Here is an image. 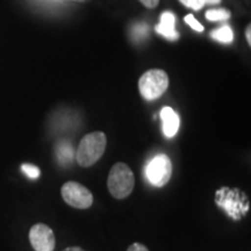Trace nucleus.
<instances>
[{"instance_id": "1", "label": "nucleus", "mask_w": 251, "mask_h": 251, "mask_svg": "<svg viewBox=\"0 0 251 251\" xmlns=\"http://www.w3.org/2000/svg\"><path fill=\"white\" fill-rule=\"evenodd\" d=\"M107 146V139L102 131H93L81 139L75 156L78 164L89 168L101 158Z\"/></svg>"}, {"instance_id": "2", "label": "nucleus", "mask_w": 251, "mask_h": 251, "mask_svg": "<svg viewBox=\"0 0 251 251\" xmlns=\"http://www.w3.org/2000/svg\"><path fill=\"white\" fill-rule=\"evenodd\" d=\"M107 186L111 194L117 199H125L133 192L135 177L131 169L125 163H117L109 171Z\"/></svg>"}, {"instance_id": "3", "label": "nucleus", "mask_w": 251, "mask_h": 251, "mask_svg": "<svg viewBox=\"0 0 251 251\" xmlns=\"http://www.w3.org/2000/svg\"><path fill=\"white\" fill-rule=\"evenodd\" d=\"M169 86V77L165 71L151 69L144 72L139 80L141 96L147 100H155L165 92Z\"/></svg>"}, {"instance_id": "4", "label": "nucleus", "mask_w": 251, "mask_h": 251, "mask_svg": "<svg viewBox=\"0 0 251 251\" xmlns=\"http://www.w3.org/2000/svg\"><path fill=\"white\" fill-rule=\"evenodd\" d=\"M62 197L69 206L78 209H86L92 206L93 196L89 188L77 181H68L62 186Z\"/></svg>"}, {"instance_id": "5", "label": "nucleus", "mask_w": 251, "mask_h": 251, "mask_svg": "<svg viewBox=\"0 0 251 251\" xmlns=\"http://www.w3.org/2000/svg\"><path fill=\"white\" fill-rule=\"evenodd\" d=\"M146 175L148 180L157 187L168 184L172 176V163L164 153L157 155L147 166Z\"/></svg>"}, {"instance_id": "6", "label": "nucleus", "mask_w": 251, "mask_h": 251, "mask_svg": "<svg viewBox=\"0 0 251 251\" xmlns=\"http://www.w3.org/2000/svg\"><path fill=\"white\" fill-rule=\"evenodd\" d=\"M29 241L35 251H54L55 249L54 231L45 224H36L30 228Z\"/></svg>"}, {"instance_id": "7", "label": "nucleus", "mask_w": 251, "mask_h": 251, "mask_svg": "<svg viewBox=\"0 0 251 251\" xmlns=\"http://www.w3.org/2000/svg\"><path fill=\"white\" fill-rule=\"evenodd\" d=\"M163 131L166 137H174L179 129V117L171 107H164L161 111Z\"/></svg>"}, {"instance_id": "8", "label": "nucleus", "mask_w": 251, "mask_h": 251, "mask_svg": "<svg viewBox=\"0 0 251 251\" xmlns=\"http://www.w3.org/2000/svg\"><path fill=\"white\" fill-rule=\"evenodd\" d=\"M212 37L219 42L222 43H230L234 39L233 30L230 29L228 26H224L219 29H215L212 31Z\"/></svg>"}, {"instance_id": "9", "label": "nucleus", "mask_w": 251, "mask_h": 251, "mask_svg": "<svg viewBox=\"0 0 251 251\" xmlns=\"http://www.w3.org/2000/svg\"><path fill=\"white\" fill-rule=\"evenodd\" d=\"M74 153L75 151L72 150V147L69 146V144H61L58 147V151H57V156L59 162L62 163H71L72 158H74Z\"/></svg>"}, {"instance_id": "10", "label": "nucleus", "mask_w": 251, "mask_h": 251, "mask_svg": "<svg viewBox=\"0 0 251 251\" xmlns=\"http://www.w3.org/2000/svg\"><path fill=\"white\" fill-rule=\"evenodd\" d=\"M230 17V13L227 9H212L206 13V18L211 21H222Z\"/></svg>"}, {"instance_id": "11", "label": "nucleus", "mask_w": 251, "mask_h": 251, "mask_svg": "<svg viewBox=\"0 0 251 251\" xmlns=\"http://www.w3.org/2000/svg\"><path fill=\"white\" fill-rule=\"evenodd\" d=\"M156 31L169 40H177L178 37H179V34L175 30V28L164 27V26H162L161 24L157 25L156 26Z\"/></svg>"}, {"instance_id": "12", "label": "nucleus", "mask_w": 251, "mask_h": 251, "mask_svg": "<svg viewBox=\"0 0 251 251\" xmlns=\"http://www.w3.org/2000/svg\"><path fill=\"white\" fill-rule=\"evenodd\" d=\"M21 169H23L25 174H26L29 178H31V179H36V178H39L41 175L40 169L33 164H24L21 166Z\"/></svg>"}, {"instance_id": "13", "label": "nucleus", "mask_w": 251, "mask_h": 251, "mask_svg": "<svg viewBox=\"0 0 251 251\" xmlns=\"http://www.w3.org/2000/svg\"><path fill=\"white\" fill-rule=\"evenodd\" d=\"M147 33H148V26H147V25L140 24L136 25V26L133 28V36L134 39L136 40L143 39V37L147 35Z\"/></svg>"}, {"instance_id": "14", "label": "nucleus", "mask_w": 251, "mask_h": 251, "mask_svg": "<svg viewBox=\"0 0 251 251\" xmlns=\"http://www.w3.org/2000/svg\"><path fill=\"white\" fill-rule=\"evenodd\" d=\"M161 25L164 27L175 28V15L170 12H165L161 17Z\"/></svg>"}, {"instance_id": "15", "label": "nucleus", "mask_w": 251, "mask_h": 251, "mask_svg": "<svg viewBox=\"0 0 251 251\" xmlns=\"http://www.w3.org/2000/svg\"><path fill=\"white\" fill-rule=\"evenodd\" d=\"M179 1L186 7H191L193 9H200L205 5V0H179Z\"/></svg>"}, {"instance_id": "16", "label": "nucleus", "mask_w": 251, "mask_h": 251, "mask_svg": "<svg viewBox=\"0 0 251 251\" xmlns=\"http://www.w3.org/2000/svg\"><path fill=\"white\" fill-rule=\"evenodd\" d=\"M185 21H186L187 25H190L191 28H193L194 30L197 31H202L203 30V27L202 25H200V23H198V21L194 19V17L192 14H188L185 17Z\"/></svg>"}, {"instance_id": "17", "label": "nucleus", "mask_w": 251, "mask_h": 251, "mask_svg": "<svg viewBox=\"0 0 251 251\" xmlns=\"http://www.w3.org/2000/svg\"><path fill=\"white\" fill-rule=\"evenodd\" d=\"M127 251H149V250H148V248L144 246V244L133 243L131 246H129Z\"/></svg>"}, {"instance_id": "18", "label": "nucleus", "mask_w": 251, "mask_h": 251, "mask_svg": "<svg viewBox=\"0 0 251 251\" xmlns=\"http://www.w3.org/2000/svg\"><path fill=\"white\" fill-rule=\"evenodd\" d=\"M140 1L142 2L144 6H147V7L153 8V7H156L157 5H158L159 0H140Z\"/></svg>"}, {"instance_id": "19", "label": "nucleus", "mask_w": 251, "mask_h": 251, "mask_svg": "<svg viewBox=\"0 0 251 251\" xmlns=\"http://www.w3.org/2000/svg\"><path fill=\"white\" fill-rule=\"evenodd\" d=\"M246 36H247V41H248V43H249V45H251V27H250V26L247 28Z\"/></svg>"}, {"instance_id": "20", "label": "nucleus", "mask_w": 251, "mask_h": 251, "mask_svg": "<svg viewBox=\"0 0 251 251\" xmlns=\"http://www.w3.org/2000/svg\"><path fill=\"white\" fill-rule=\"evenodd\" d=\"M63 251H85L81 249L80 247H69L67 249H64Z\"/></svg>"}, {"instance_id": "21", "label": "nucleus", "mask_w": 251, "mask_h": 251, "mask_svg": "<svg viewBox=\"0 0 251 251\" xmlns=\"http://www.w3.org/2000/svg\"><path fill=\"white\" fill-rule=\"evenodd\" d=\"M221 0H205V2H208V4H219Z\"/></svg>"}]
</instances>
